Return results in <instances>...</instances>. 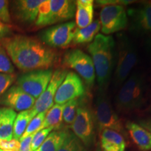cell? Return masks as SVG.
<instances>
[{
  "label": "cell",
  "instance_id": "cell-33",
  "mask_svg": "<svg viewBox=\"0 0 151 151\" xmlns=\"http://www.w3.org/2000/svg\"><path fill=\"white\" fill-rule=\"evenodd\" d=\"M34 134L21 139L20 140V147L18 151H32V141Z\"/></svg>",
  "mask_w": 151,
  "mask_h": 151
},
{
  "label": "cell",
  "instance_id": "cell-28",
  "mask_svg": "<svg viewBox=\"0 0 151 151\" xmlns=\"http://www.w3.org/2000/svg\"><path fill=\"white\" fill-rule=\"evenodd\" d=\"M15 71L14 66L3 47L0 46V73L13 74Z\"/></svg>",
  "mask_w": 151,
  "mask_h": 151
},
{
  "label": "cell",
  "instance_id": "cell-6",
  "mask_svg": "<svg viewBox=\"0 0 151 151\" xmlns=\"http://www.w3.org/2000/svg\"><path fill=\"white\" fill-rule=\"evenodd\" d=\"M74 135L86 147H90L95 140L96 126L93 111L84 101H79L76 116L71 126Z\"/></svg>",
  "mask_w": 151,
  "mask_h": 151
},
{
  "label": "cell",
  "instance_id": "cell-25",
  "mask_svg": "<svg viewBox=\"0 0 151 151\" xmlns=\"http://www.w3.org/2000/svg\"><path fill=\"white\" fill-rule=\"evenodd\" d=\"M58 151H88L84 144L74 135L69 132L61 147Z\"/></svg>",
  "mask_w": 151,
  "mask_h": 151
},
{
  "label": "cell",
  "instance_id": "cell-22",
  "mask_svg": "<svg viewBox=\"0 0 151 151\" xmlns=\"http://www.w3.org/2000/svg\"><path fill=\"white\" fill-rule=\"evenodd\" d=\"M64 104H55L47 111L46 117L39 131L48 127L58 128L62 122V110ZM38 131V132H39Z\"/></svg>",
  "mask_w": 151,
  "mask_h": 151
},
{
  "label": "cell",
  "instance_id": "cell-11",
  "mask_svg": "<svg viewBox=\"0 0 151 151\" xmlns=\"http://www.w3.org/2000/svg\"><path fill=\"white\" fill-rule=\"evenodd\" d=\"M76 23L73 21L57 24L43 31L40 39L50 48H66L72 43Z\"/></svg>",
  "mask_w": 151,
  "mask_h": 151
},
{
  "label": "cell",
  "instance_id": "cell-24",
  "mask_svg": "<svg viewBox=\"0 0 151 151\" xmlns=\"http://www.w3.org/2000/svg\"><path fill=\"white\" fill-rule=\"evenodd\" d=\"M33 118L32 110L24 111L20 112L17 115L14 124V131H13V139L20 141L22 136L27 129L28 124Z\"/></svg>",
  "mask_w": 151,
  "mask_h": 151
},
{
  "label": "cell",
  "instance_id": "cell-21",
  "mask_svg": "<svg viewBox=\"0 0 151 151\" xmlns=\"http://www.w3.org/2000/svg\"><path fill=\"white\" fill-rule=\"evenodd\" d=\"M69 132L66 129L52 131L36 151H58L65 141Z\"/></svg>",
  "mask_w": 151,
  "mask_h": 151
},
{
  "label": "cell",
  "instance_id": "cell-38",
  "mask_svg": "<svg viewBox=\"0 0 151 151\" xmlns=\"http://www.w3.org/2000/svg\"><path fill=\"white\" fill-rule=\"evenodd\" d=\"M148 111H150V112L151 113V99H150V105H149L148 106Z\"/></svg>",
  "mask_w": 151,
  "mask_h": 151
},
{
  "label": "cell",
  "instance_id": "cell-37",
  "mask_svg": "<svg viewBox=\"0 0 151 151\" xmlns=\"http://www.w3.org/2000/svg\"><path fill=\"white\" fill-rule=\"evenodd\" d=\"M94 151H102V150H101V148H100V146H97V148H96L95 150H94Z\"/></svg>",
  "mask_w": 151,
  "mask_h": 151
},
{
  "label": "cell",
  "instance_id": "cell-18",
  "mask_svg": "<svg viewBox=\"0 0 151 151\" xmlns=\"http://www.w3.org/2000/svg\"><path fill=\"white\" fill-rule=\"evenodd\" d=\"M100 148L102 151H124L126 143L121 134L105 129L99 132Z\"/></svg>",
  "mask_w": 151,
  "mask_h": 151
},
{
  "label": "cell",
  "instance_id": "cell-20",
  "mask_svg": "<svg viewBox=\"0 0 151 151\" xmlns=\"http://www.w3.org/2000/svg\"><path fill=\"white\" fill-rule=\"evenodd\" d=\"M101 29V23L99 20H95L84 28L76 27L73 35V44H84L92 42L98 32Z\"/></svg>",
  "mask_w": 151,
  "mask_h": 151
},
{
  "label": "cell",
  "instance_id": "cell-16",
  "mask_svg": "<svg viewBox=\"0 0 151 151\" xmlns=\"http://www.w3.org/2000/svg\"><path fill=\"white\" fill-rule=\"evenodd\" d=\"M43 0H18L14 1L16 18L24 24L35 23L39 6Z\"/></svg>",
  "mask_w": 151,
  "mask_h": 151
},
{
  "label": "cell",
  "instance_id": "cell-15",
  "mask_svg": "<svg viewBox=\"0 0 151 151\" xmlns=\"http://www.w3.org/2000/svg\"><path fill=\"white\" fill-rule=\"evenodd\" d=\"M76 1L72 0H50L48 26L71 20L75 16Z\"/></svg>",
  "mask_w": 151,
  "mask_h": 151
},
{
  "label": "cell",
  "instance_id": "cell-12",
  "mask_svg": "<svg viewBox=\"0 0 151 151\" xmlns=\"http://www.w3.org/2000/svg\"><path fill=\"white\" fill-rule=\"evenodd\" d=\"M83 81L76 73L70 71L57 90L54 102L55 104H65L67 101L83 97L86 94Z\"/></svg>",
  "mask_w": 151,
  "mask_h": 151
},
{
  "label": "cell",
  "instance_id": "cell-31",
  "mask_svg": "<svg viewBox=\"0 0 151 151\" xmlns=\"http://www.w3.org/2000/svg\"><path fill=\"white\" fill-rule=\"evenodd\" d=\"M0 20L4 24L11 22L9 1L0 0Z\"/></svg>",
  "mask_w": 151,
  "mask_h": 151
},
{
  "label": "cell",
  "instance_id": "cell-27",
  "mask_svg": "<svg viewBox=\"0 0 151 151\" xmlns=\"http://www.w3.org/2000/svg\"><path fill=\"white\" fill-rule=\"evenodd\" d=\"M46 113L47 111L46 112H41L38 113L37 116H35L32 119V120L29 122V124H28L25 132H24L23 135L22 136L21 139H24V138L27 137L28 136L34 134L36 132L39 131V128H40L41 124L43 123V120H44Z\"/></svg>",
  "mask_w": 151,
  "mask_h": 151
},
{
  "label": "cell",
  "instance_id": "cell-39",
  "mask_svg": "<svg viewBox=\"0 0 151 151\" xmlns=\"http://www.w3.org/2000/svg\"><path fill=\"white\" fill-rule=\"evenodd\" d=\"M0 151H4V150H2V149H1V148H0Z\"/></svg>",
  "mask_w": 151,
  "mask_h": 151
},
{
  "label": "cell",
  "instance_id": "cell-26",
  "mask_svg": "<svg viewBox=\"0 0 151 151\" xmlns=\"http://www.w3.org/2000/svg\"><path fill=\"white\" fill-rule=\"evenodd\" d=\"M79 104L78 99H72L64 104L62 110V121L67 125L71 126L74 121Z\"/></svg>",
  "mask_w": 151,
  "mask_h": 151
},
{
  "label": "cell",
  "instance_id": "cell-32",
  "mask_svg": "<svg viewBox=\"0 0 151 151\" xmlns=\"http://www.w3.org/2000/svg\"><path fill=\"white\" fill-rule=\"evenodd\" d=\"M134 2L135 1H131V0H97L95 1V4L97 6L102 8L109 5H121L124 6Z\"/></svg>",
  "mask_w": 151,
  "mask_h": 151
},
{
  "label": "cell",
  "instance_id": "cell-10",
  "mask_svg": "<svg viewBox=\"0 0 151 151\" xmlns=\"http://www.w3.org/2000/svg\"><path fill=\"white\" fill-rule=\"evenodd\" d=\"M53 71L51 69L28 71L17 80V86L37 99L46 89Z\"/></svg>",
  "mask_w": 151,
  "mask_h": 151
},
{
  "label": "cell",
  "instance_id": "cell-34",
  "mask_svg": "<svg viewBox=\"0 0 151 151\" xmlns=\"http://www.w3.org/2000/svg\"><path fill=\"white\" fill-rule=\"evenodd\" d=\"M11 34V29L6 24L0 20V41H2Z\"/></svg>",
  "mask_w": 151,
  "mask_h": 151
},
{
  "label": "cell",
  "instance_id": "cell-35",
  "mask_svg": "<svg viewBox=\"0 0 151 151\" xmlns=\"http://www.w3.org/2000/svg\"><path fill=\"white\" fill-rule=\"evenodd\" d=\"M144 46L147 54L151 61V36H148L146 38L144 41Z\"/></svg>",
  "mask_w": 151,
  "mask_h": 151
},
{
  "label": "cell",
  "instance_id": "cell-7",
  "mask_svg": "<svg viewBox=\"0 0 151 151\" xmlns=\"http://www.w3.org/2000/svg\"><path fill=\"white\" fill-rule=\"evenodd\" d=\"M63 64L67 67L73 69L88 86H93L96 76L93 62L90 55L80 49H72L64 55Z\"/></svg>",
  "mask_w": 151,
  "mask_h": 151
},
{
  "label": "cell",
  "instance_id": "cell-17",
  "mask_svg": "<svg viewBox=\"0 0 151 151\" xmlns=\"http://www.w3.org/2000/svg\"><path fill=\"white\" fill-rule=\"evenodd\" d=\"M125 128L132 141L141 151L151 150V133L137 122L128 121Z\"/></svg>",
  "mask_w": 151,
  "mask_h": 151
},
{
  "label": "cell",
  "instance_id": "cell-29",
  "mask_svg": "<svg viewBox=\"0 0 151 151\" xmlns=\"http://www.w3.org/2000/svg\"><path fill=\"white\" fill-rule=\"evenodd\" d=\"M53 129H54L52 127H48L36 132L34 134L32 141V151H36L41 146V145L43 143V141H45V139H46L49 134Z\"/></svg>",
  "mask_w": 151,
  "mask_h": 151
},
{
  "label": "cell",
  "instance_id": "cell-36",
  "mask_svg": "<svg viewBox=\"0 0 151 151\" xmlns=\"http://www.w3.org/2000/svg\"><path fill=\"white\" fill-rule=\"evenodd\" d=\"M139 124L151 133V118L143 119V120H139Z\"/></svg>",
  "mask_w": 151,
  "mask_h": 151
},
{
  "label": "cell",
  "instance_id": "cell-3",
  "mask_svg": "<svg viewBox=\"0 0 151 151\" xmlns=\"http://www.w3.org/2000/svg\"><path fill=\"white\" fill-rule=\"evenodd\" d=\"M145 76L134 71L120 87L116 97V106L119 111L129 113L140 109L145 103L146 91Z\"/></svg>",
  "mask_w": 151,
  "mask_h": 151
},
{
  "label": "cell",
  "instance_id": "cell-8",
  "mask_svg": "<svg viewBox=\"0 0 151 151\" xmlns=\"http://www.w3.org/2000/svg\"><path fill=\"white\" fill-rule=\"evenodd\" d=\"M99 22L104 35H111L127 27V9L121 5H109L101 8L99 13Z\"/></svg>",
  "mask_w": 151,
  "mask_h": 151
},
{
  "label": "cell",
  "instance_id": "cell-9",
  "mask_svg": "<svg viewBox=\"0 0 151 151\" xmlns=\"http://www.w3.org/2000/svg\"><path fill=\"white\" fill-rule=\"evenodd\" d=\"M128 26L137 35L151 36V1H140L127 9Z\"/></svg>",
  "mask_w": 151,
  "mask_h": 151
},
{
  "label": "cell",
  "instance_id": "cell-30",
  "mask_svg": "<svg viewBox=\"0 0 151 151\" xmlns=\"http://www.w3.org/2000/svg\"><path fill=\"white\" fill-rule=\"evenodd\" d=\"M16 77L14 74L0 73V96H2L11 86Z\"/></svg>",
  "mask_w": 151,
  "mask_h": 151
},
{
  "label": "cell",
  "instance_id": "cell-13",
  "mask_svg": "<svg viewBox=\"0 0 151 151\" xmlns=\"http://www.w3.org/2000/svg\"><path fill=\"white\" fill-rule=\"evenodd\" d=\"M67 73V69H58L54 71L46 89L36 99L35 105L31 109L33 118L38 113L46 112L53 106L57 90Z\"/></svg>",
  "mask_w": 151,
  "mask_h": 151
},
{
  "label": "cell",
  "instance_id": "cell-1",
  "mask_svg": "<svg viewBox=\"0 0 151 151\" xmlns=\"http://www.w3.org/2000/svg\"><path fill=\"white\" fill-rule=\"evenodd\" d=\"M1 41L13 63L22 71L48 69L58 61L55 50L36 38L18 35Z\"/></svg>",
  "mask_w": 151,
  "mask_h": 151
},
{
  "label": "cell",
  "instance_id": "cell-23",
  "mask_svg": "<svg viewBox=\"0 0 151 151\" xmlns=\"http://www.w3.org/2000/svg\"><path fill=\"white\" fill-rule=\"evenodd\" d=\"M76 25L78 28L88 27L93 22L94 4L82 6L76 3Z\"/></svg>",
  "mask_w": 151,
  "mask_h": 151
},
{
  "label": "cell",
  "instance_id": "cell-14",
  "mask_svg": "<svg viewBox=\"0 0 151 151\" xmlns=\"http://www.w3.org/2000/svg\"><path fill=\"white\" fill-rule=\"evenodd\" d=\"M36 99L23 91L17 85L11 86L2 95L1 103L15 111L29 110L35 105Z\"/></svg>",
  "mask_w": 151,
  "mask_h": 151
},
{
  "label": "cell",
  "instance_id": "cell-5",
  "mask_svg": "<svg viewBox=\"0 0 151 151\" xmlns=\"http://www.w3.org/2000/svg\"><path fill=\"white\" fill-rule=\"evenodd\" d=\"M94 122L98 132L105 129L114 130L122 135H126L123 124L113 109L106 92L99 91L96 97L93 111Z\"/></svg>",
  "mask_w": 151,
  "mask_h": 151
},
{
  "label": "cell",
  "instance_id": "cell-19",
  "mask_svg": "<svg viewBox=\"0 0 151 151\" xmlns=\"http://www.w3.org/2000/svg\"><path fill=\"white\" fill-rule=\"evenodd\" d=\"M16 116V111L13 109L7 107L0 109V140H12L14 124Z\"/></svg>",
  "mask_w": 151,
  "mask_h": 151
},
{
  "label": "cell",
  "instance_id": "cell-2",
  "mask_svg": "<svg viewBox=\"0 0 151 151\" xmlns=\"http://www.w3.org/2000/svg\"><path fill=\"white\" fill-rule=\"evenodd\" d=\"M95 71L99 91L105 92L110 83L116 59V42L111 36L98 34L88 46Z\"/></svg>",
  "mask_w": 151,
  "mask_h": 151
},
{
  "label": "cell",
  "instance_id": "cell-4",
  "mask_svg": "<svg viewBox=\"0 0 151 151\" xmlns=\"http://www.w3.org/2000/svg\"><path fill=\"white\" fill-rule=\"evenodd\" d=\"M139 52L136 44L125 34L117 35L116 59L113 83L116 88L121 87L137 65Z\"/></svg>",
  "mask_w": 151,
  "mask_h": 151
}]
</instances>
